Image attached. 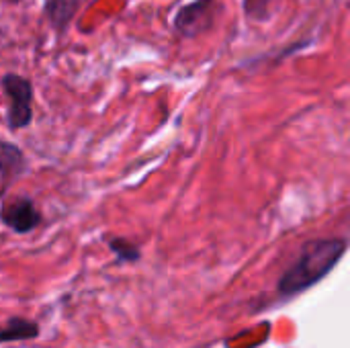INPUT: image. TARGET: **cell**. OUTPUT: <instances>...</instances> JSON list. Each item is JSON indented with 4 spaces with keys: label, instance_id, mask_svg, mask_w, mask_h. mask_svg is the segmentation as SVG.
<instances>
[{
    "label": "cell",
    "instance_id": "1",
    "mask_svg": "<svg viewBox=\"0 0 350 348\" xmlns=\"http://www.w3.org/2000/svg\"><path fill=\"white\" fill-rule=\"evenodd\" d=\"M345 250H347V240L340 238L314 240L306 244L295 265L281 277L279 291L283 295H295L316 285L338 265Z\"/></svg>",
    "mask_w": 350,
    "mask_h": 348
},
{
    "label": "cell",
    "instance_id": "2",
    "mask_svg": "<svg viewBox=\"0 0 350 348\" xmlns=\"http://www.w3.org/2000/svg\"><path fill=\"white\" fill-rule=\"evenodd\" d=\"M2 88L8 98V125L12 129L27 127L31 121V84L16 74H6L2 78Z\"/></svg>",
    "mask_w": 350,
    "mask_h": 348
},
{
    "label": "cell",
    "instance_id": "3",
    "mask_svg": "<svg viewBox=\"0 0 350 348\" xmlns=\"http://www.w3.org/2000/svg\"><path fill=\"white\" fill-rule=\"evenodd\" d=\"M41 215L35 207V203L27 197H21L12 203H6L2 209V222L14 230L16 234H27L33 228H37Z\"/></svg>",
    "mask_w": 350,
    "mask_h": 348
},
{
    "label": "cell",
    "instance_id": "4",
    "mask_svg": "<svg viewBox=\"0 0 350 348\" xmlns=\"http://www.w3.org/2000/svg\"><path fill=\"white\" fill-rule=\"evenodd\" d=\"M215 0H197L185 6L176 16V29L185 35H195L211 25Z\"/></svg>",
    "mask_w": 350,
    "mask_h": 348
},
{
    "label": "cell",
    "instance_id": "5",
    "mask_svg": "<svg viewBox=\"0 0 350 348\" xmlns=\"http://www.w3.org/2000/svg\"><path fill=\"white\" fill-rule=\"evenodd\" d=\"M78 2H80V0H47L45 10H47V16H49L51 25H53L55 29L68 27L70 18H72L74 12L78 10Z\"/></svg>",
    "mask_w": 350,
    "mask_h": 348
},
{
    "label": "cell",
    "instance_id": "6",
    "mask_svg": "<svg viewBox=\"0 0 350 348\" xmlns=\"http://www.w3.org/2000/svg\"><path fill=\"white\" fill-rule=\"evenodd\" d=\"M25 162L23 156L18 152V148L10 146V144H2V183H4V191L10 185V172L18 174L23 170Z\"/></svg>",
    "mask_w": 350,
    "mask_h": 348
},
{
    "label": "cell",
    "instance_id": "7",
    "mask_svg": "<svg viewBox=\"0 0 350 348\" xmlns=\"http://www.w3.org/2000/svg\"><path fill=\"white\" fill-rule=\"evenodd\" d=\"M37 336V326L27 322V320H10L4 330H2V340L10 343V340H27Z\"/></svg>",
    "mask_w": 350,
    "mask_h": 348
},
{
    "label": "cell",
    "instance_id": "8",
    "mask_svg": "<svg viewBox=\"0 0 350 348\" xmlns=\"http://www.w3.org/2000/svg\"><path fill=\"white\" fill-rule=\"evenodd\" d=\"M111 248H113V252H115L121 260H135V258H137V250H135L131 244L123 242V240L111 242Z\"/></svg>",
    "mask_w": 350,
    "mask_h": 348
}]
</instances>
